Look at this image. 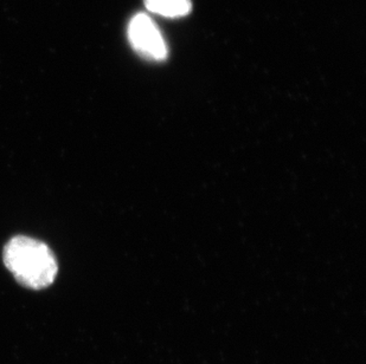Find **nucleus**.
<instances>
[{
	"label": "nucleus",
	"instance_id": "obj_1",
	"mask_svg": "<svg viewBox=\"0 0 366 364\" xmlns=\"http://www.w3.org/2000/svg\"><path fill=\"white\" fill-rule=\"evenodd\" d=\"M4 264L25 288L41 290L51 285L59 266L55 255L41 241L17 236L4 248Z\"/></svg>",
	"mask_w": 366,
	"mask_h": 364
},
{
	"label": "nucleus",
	"instance_id": "obj_2",
	"mask_svg": "<svg viewBox=\"0 0 366 364\" xmlns=\"http://www.w3.org/2000/svg\"><path fill=\"white\" fill-rule=\"evenodd\" d=\"M128 39L139 55L149 61H164L169 50L159 29L145 14H135L128 25Z\"/></svg>",
	"mask_w": 366,
	"mask_h": 364
},
{
	"label": "nucleus",
	"instance_id": "obj_3",
	"mask_svg": "<svg viewBox=\"0 0 366 364\" xmlns=\"http://www.w3.org/2000/svg\"><path fill=\"white\" fill-rule=\"evenodd\" d=\"M145 6L153 14L166 18H182L192 10L191 0H145Z\"/></svg>",
	"mask_w": 366,
	"mask_h": 364
}]
</instances>
